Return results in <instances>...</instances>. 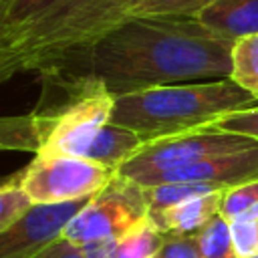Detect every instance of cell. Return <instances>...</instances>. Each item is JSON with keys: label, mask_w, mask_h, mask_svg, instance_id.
I'll list each match as a JSON object with an SVG mask.
<instances>
[{"label": "cell", "mask_w": 258, "mask_h": 258, "mask_svg": "<svg viewBox=\"0 0 258 258\" xmlns=\"http://www.w3.org/2000/svg\"><path fill=\"white\" fill-rule=\"evenodd\" d=\"M145 187L131 177H115L95 194L64 228L62 240L83 246L103 238H123L149 218Z\"/></svg>", "instance_id": "cell-5"}, {"label": "cell", "mask_w": 258, "mask_h": 258, "mask_svg": "<svg viewBox=\"0 0 258 258\" xmlns=\"http://www.w3.org/2000/svg\"><path fill=\"white\" fill-rule=\"evenodd\" d=\"M232 48L234 40L212 32L198 16H133L54 71L89 75L119 97L165 85L230 79Z\"/></svg>", "instance_id": "cell-1"}, {"label": "cell", "mask_w": 258, "mask_h": 258, "mask_svg": "<svg viewBox=\"0 0 258 258\" xmlns=\"http://www.w3.org/2000/svg\"><path fill=\"white\" fill-rule=\"evenodd\" d=\"M32 206L34 202L24 191L20 173L10 175L0 187V232L18 222Z\"/></svg>", "instance_id": "cell-19"}, {"label": "cell", "mask_w": 258, "mask_h": 258, "mask_svg": "<svg viewBox=\"0 0 258 258\" xmlns=\"http://www.w3.org/2000/svg\"><path fill=\"white\" fill-rule=\"evenodd\" d=\"M220 216L230 224L258 216V179L244 181L240 185L226 187L222 191Z\"/></svg>", "instance_id": "cell-15"}, {"label": "cell", "mask_w": 258, "mask_h": 258, "mask_svg": "<svg viewBox=\"0 0 258 258\" xmlns=\"http://www.w3.org/2000/svg\"><path fill=\"white\" fill-rule=\"evenodd\" d=\"M89 200L34 204L18 222L0 232V258H34L62 238L64 228Z\"/></svg>", "instance_id": "cell-8"}, {"label": "cell", "mask_w": 258, "mask_h": 258, "mask_svg": "<svg viewBox=\"0 0 258 258\" xmlns=\"http://www.w3.org/2000/svg\"><path fill=\"white\" fill-rule=\"evenodd\" d=\"M216 0H121L125 16H198Z\"/></svg>", "instance_id": "cell-14"}, {"label": "cell", "mask_w": 258, "mask_h": 258, "mask_svg": "<svg viewBox=\"0 0 258 258\" xmlns=\"http://www.w3.org/2000/svg\"><path fill=\"white\" fill-rule=\"evenodd\" d=\"M34 258H85V256H83L79 246H75V244H71V242L60 238L58 242H54L52 246H48L46 250L36 254Z\"/></svg>", "instance_id": "cell-24"}, {"label": "cell", "mask_w": 258, "mask_h": 258, "mask_svg": "<svg viewBox=\"0 0 258 258\" xmlns=\"http://www.w3.org/2000/svg\"><path fill=\"white\" fill-rule=\"evenodd\" d=\"M18 173L24 191L34 204H58L93 198L117 171L81 155L42 153L34 155Z\"/></svg>", "instance_id": "cell-6"}, {"label": "cell", "mask_w": 258, "mask_h": 258, "mask_svg": "<svg viewBox=\"0 0 258 258\" xmlns=\"http://www.w3.org/2000/svg\"><path fill=\"white\" fill-rule=\"evenodd\" d=\"M40 77L56 91L42 85L36 109L0 121L2 149L85 157L99 131L111 121L115 95L89 75L52 71Z\"/></svg>", "instance_id": "cell-3"}, {"label": "cell", "mask_w": 258, "mask_h": 258, "mask_svg": "<svg viewBox=\"0 0 258 258\" xmlns=\"http://www.w3.org/2000/svg\"><path fill=\"white\" fill-rule=\"evenodd\" d=\"M143 145H145V141L135 131L109 121L99 131V135L87 149L85 157L117 171L123 163H127L131 157H135Z\"/></svg>", "instance_id": "cell-12"}, {"label": "cell", "mask_w": 258, "mask_h": 258, "mask_svg": "<svg viewBox=\"0 0 258 258\" xmlns=\"http://www.w3.org/2000/svg\"><path fill=\"white\" fill-rule=\"evenodd\" d=\"M212 127L220 129V131H230V133L246 135V137H252V139L258 141V105L242 109V111L228 113L222 119H218Z\"/></svg>", "instance_id": "cell-20"}, {"label": "cell", "mask_w": 258, "mask_h": 258, "mask_svg": "<svg viewBox=\"0 0 258 258\" xmlns=\"http://www.w3.org/2000/svg\"><path fill=\"white\" fill-rule=\"evenodd\" d=\"M222 191L191 198L163 210H151L149 220L163 234H198L214 216L220 214Z\"/></svg>", "instance_id": "cell-10"}, {"label": "cell", "mask_w": 258, "mask_h": 258, "mask_svg": "<svg viewBox=\"0 0 258 258\" xmlns=\"http://www.w3.org/2000/svg\"><path fill=\"white\" fill-rule=\"evenodd\" d=\"M232 236L240 258H258V216L232 222Z\"/></svg>", "instance_id": "cell-22"}, {"label": "cell", "mask_w": 258, "mask_h": 258, "mask_svg": "<svg viewBox=\"0 0 258 258\" xmlns=\"http://www.w3.org/2000/svg\"><path fill=\"white\" fill-rule=\"evenodd\" d=\"M85 258H115L119 248V238H103L97 242H89L79 246Z\"/></svg>", "instance_id": "cell-23"}, {"label": "cell", "mask_w": 258, "mask_h": 258, "mask_svg": "<svg viewBox=\"0 0 258 258\" xmlns=\"http://www.w3.org/2000/svg\"><path fill=\"white\" fill-rule=\"evenodd\" d=\"M155 258H202L198 234H165Z\"/></svg>", "instance_id": "cell-21"}, {"label": "cell", "mask_w": 258, "mask_h": 258, "mask_svg": "<svg viewBox=\"0 0 258 258\" xmlns=\"http://www.w3.org/2000/svg\"><path fill=\"white\" fill-rule=\"evenodd\" d=\"M220 189H226V187L216 183H157V185L145 187V194L151 210H163L167 206H173L191 198H200L206 194H214Z\"/></svg>", "instance_id": "cell-18"}, {"label": "cell", "mask_w": 258, "mask_h": 258, "mask_svg": "<svg viewBox=\"0 0 258 258\" xmlns=\"http://www.w3.org/2000/svg\"><path fill=\"white\" fill-rule=\"evenodd\" d=\"M230 79L258 99V34H250L234 42Z\"/></svg>", "instance_id": "cell-13"}, {"label": "cell", "mask_w": 258, "mask_h": 258, "mask_svg": "<svg viewBox=\"0 0 258 258\" xmlns=\"http://www.w3.org/2000/svg\"><path fill=\"white\" fill-rule=\"evenodd\" d=\"M163 240L165 234L147 218L143 224H139L119 240L115 258H155Z\"/></svg>", "instance_id": "cell-16"}, {"label": "cell", "mask_w": 258, "mask_h": 258, "mask_svg": "<svg viewBox=\"0 0 258 258\" xmlns=\"http://www.w3.org/2000/svg\"><path fill=\"white\" fill-rule=\"evenodd\" d=\"M250 147H258V141L246 135L206 127L145 143L135 157H131L117 169V173L131 177L135 181H143L153 173H161L173 167L189 165L208 157L242 151Z\"/></svg>", "instance_id": "cell-7"}, {"label": "cell", "mask_w": 258, "mask_h": 258, "mask_svg": "<svg viewBox=\"0 0 258 258\" xmlns=\"http://www.w3.org/2000/svg\"><path fill=\"white\" fill-rule=\"evenodd\" d=\"M198 18L212 32L236 42L238 38L258 34V0H216Z\"/></svg>", "instance_id": "cell-11"}, {"label": "cell", "mask_w": 258, "mask_h": 258, "mask_svg": "<svg viewBox=\"0 0 258 258\" xmlns=\"http://www.w3.org/2000/svg\"><path fill=\"white\" fill-rule=\"evenodd\" d=\"M254 105L258 99L232 79L165 85L115 97L111 123L151 143L212 127L224 115Z\"/></svg>", "instance_id": "cell-4"}, {"label": "cell", "mask_w": 258, "mask_h": 258, "mask_svg": "<svg viewBox=\"0 0 258 258\" xmlns=\"http://www.w3.org/2000/svg\"><path fill=\"white\" fill-rule=\"evenodd\" d=\"M198 240H200L202 258H240L236 252L232 226L220 214L214 216L198 232Z\"/></svg>", "instance_id": "cell-17"}, {"label": "cell", "mask_w": 258, "mask_h": 258, "mask_svg": "<svg viewBox=\"0 0 258 258\" xmlns=\"http://www.w3.org/2000/svg\"><path fill=\"white\" fill-rule=\"evenodd\" d=\"M125 20L121 0H0V79L54 71Z\"/></svg>", "instance_id": "cell-2"}, {"label": "cell", "mask_w": 258, "mask_h": 258, "mask_svg": "<svg viewBox=\"0 0 258 258\" xmlns=\"http://www.w3.org/2000/svg\"><path fill=\"white\" fill-rule=\"evenodd\" d=\"M250 179H258V147L173 167L161 173H153L137 183H141L143 187L157 183H216L222 187H232Z\"/></svg>", "instance_id": "cell-9"}]
</instances>
